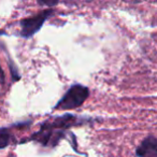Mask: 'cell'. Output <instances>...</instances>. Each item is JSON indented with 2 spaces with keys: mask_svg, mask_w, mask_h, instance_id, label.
Listing matches in <instances>:
<instances>
[{
  "mask_svg": "<svg viewBox=\"0 0 157 157\" xmlns=\"http://www.w3.org/2000/svg\"><path fill=\"white\" fill-rule=\"evenodd\" d=\"M5 83V73H3L2 69L0 68V84Z\"/></svg>",
  "mask_w": 157,
  "mask_h": 157,
  "instance_id": "52a82bcc",
  "label": "cell"
},
{
  "mask_svg": "<svg viewBox=\"0 0 157 157\" xmlns=\"http://www.w3.org/2000/svg\"><path fill=\"white\" fill-rule=\"evenodd\" d=\"M88 96H90V90L86 86L76 84V85L71 86L67 90L63 98L55 105V109L63 110V111L75 109V108L81 107L88 98Z\"/></svg>",
  "mask_w": 157,
  "mask_h": 157,
  "instance_id": "7a4b0ae2",
  "label": "cell"
},
{
  "mask_svg": "<svg viewBox=\"0 0 157 157\" xmlns=\"http://www.w3.org/2000/svg\"><path fill=\"white\" fill-rule=\"evenodd\" d=\"M53 14V10H45L41 13L33 16V17L23 18L20 22L21 24V36L24 38H31L36 33L41 29L45 21Z\"/></svg>",
  "mask_w": 157,
  "mask_h": 157,
  "instance_id": "3957f363",
  "label": "cell"
},
{
  "mask_svg": "<svg viewBox=\"0 0 157 157\" xmlns=\"http://www.w3.org/2000/svg\"><path fill=\"white\" fill-rule=\"evenodd\" d=\"M80 123V120L71 114L57 116L45 121L40 127V130L33 133L27 141H37L43 146H55L65 136L68 128Z\"/></svg>",
  "mask_w": 157,
  "mask_h": 157,
  "instance_id": "6da1fadb",
  "label": "cell"
},
{
  "mask_svg": "<svg viewBox=\"0 0 157 157\" xmlns=\"http://www.w3.org/2000/svg\"><path fill=\"white\" fill-rule=\"evenodd\" d=\"M136 154L138 157H157V140L155 136H148L138 146Z\"/></svg>",
  "mask_w": 157,
  "mask_h": 157,
  "instance_id": "277c9868",
  "label": "cell"
},
{
  "mask_svg": "<svg viewBox=\"0 0 157 157\" xmlns=\"http://www.w3.org/2000/svg\"><path fill=\"white\" fill-rule=\"evenodd\" d=\"M39 3L40 6H44V7H54V6H56V5H58V2H56V1H52V2H48V1H39Z\"/></svg>",
  "mask_w": 157,
  "mask_h": 157,
  "instance_id": "8992f818",
  "label": "cell"
},
{
  "mask_svg": "<svg viewBox=\"0 0 157 157\" xmlns=\"http://www.w3.org/2000/svg\"><path fill=\"white\" fill-rule=\"evenodd\" d=\"M12 139V135L8 128H0V148L7 147Z\"/></svg>",
  "mask_w": 157,
  "mask_h": 157,
  "instance_id": "5b68a950",
  "label": "cell"
}]
</instances>
